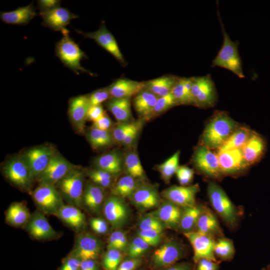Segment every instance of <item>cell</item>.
<instances>
[{
    "instance_id": "1",
    "label": "cell",
    "mask_w": 270,
    "mask_h": 270,
    "mask_svg": "<svg viewBox=\"0 0 270 270\" xmlns=\"http://www.w3.org/2000/svg\"><path fill=\"white\" fill-rule=\"evenodd\" d=\"M237 127L236 122L225 112H216L203 132L202 145L210 149H218Z\"/></svg>"
},
{
    "instance_id": "2",
    "label": "cell",
    "mask_w": 270,
    "mask_h": 270,
    "mask_svg": "<svg viewBox=\"0 0 270 270\" xmlns=\"http://www.w3.org/2000/svg\"><path fill=\"white\" fill-rule=\"evenodd\" d=\"M218 19L221 25L223 34L224 40L222 48L218 52L216 56L212 61V66H218L226 68L240 78H244L242 71V63L238 52V42H233L228 34L226 32L224 25L220 18L218 10Z\"/></svg>"
},
{
    "instance_id": "3",
    "label": "cell",
    "mask_w": 270,
    "mask_h": 270,
    "mask_svg": "<svg viewBox=\"0 0 270 270\" xmlns=\"http://www.w3.org/2000/svg\"><path fill=\"white\" fill-rule=\"evenodd\" d=\"M207 191L209 200L216 213L230 228H236L238 220V212L224 190L210 182Z\"/></svg>"
},
{
    "instance_id": "4",
    "label": "cell",
    "mask_w": 270,
    "mask_h": 270,
    "mask_svg": "<svg viewBox=\"0 0 270 270\" xmlns=\"http://www.w3.org/2000/svg\"><path fill=\"white\" fill-rule=\"evenodd\" d=\"M56 56L64 64L77 74L80 72H91L83 68L80 61L86 56L78 46L68 36H63L56 44Z\"/></svg>"
},
{
    "instance_id": "5",
    "label": "cell",
    "mask_w": 270,
    "mask_h": 270,
    "mask_svg": "<svg viewBox=\"0 0 270 270\" xmlns=\"http://www.w3.org/2000/svg\"><path fill=\"white\" fill-rule=\"evenodd\" d=\"M62 195L72 205L78 208L82 205L84 173L74 168L58 182Z\"/></svg>"
},
{
    "instance_id": "6",
    "label": "cell",
    "mask_w": 270,
    "mask_h": 270,
    "mask_svg": "<svg viewBox=\"0 0 270 270\" xmlns=\"http://www.w3.org/2000/svg\"><path fill=\"white\" fill-rule=\"evenodd\" d=\"M34 202L39 210L45 214L56 216L64 204L62 197L51 184H40L32 192Z\"/></svg>"
},
{
    "instance_id": "7",
    "label": "cell",
    "mask_w": 270,
    "mask_h": 270,
    "mask_svg": "<svg viewBox=\"0 0 270 270\" xmlns=\"http://www.w3.org/2000/svg\"><path fill=\"white\" fill-rule=\"evenodd\" d=\"M192 78V95L194 104L200 108L213 106L216 99V93L210 76L207 74Z\"/></svg>"
},
{
    "instance_id": "8",
    "label": "cell",
    "mask_w": 270,
    "mask_h": 270,
    "mask_svg": "<svg viewBox=\"0 0 270 270\" xmlns=\"http://www.w3.org/2000/svg\"><path fill=\"white\" fill-rule=\"evenodd\" d=\"M185 255L183 244L176 240H170L154 252L152 262L156 268H166L177 263Z\"/></svg>"
},
{
    "instance_id": "9",
    "label": "cell",
    "mask_w": 270,
    "mask_h": 270,
    "mask_svg": "<svg viewBox=\"0 0 270 270\" xmlns=\"http://www.w3.org/2000/svg\"><path fill=\"white\" fill-rule=\"evenodd\" d=\"M4 172L6 178L18 188L26 190L30 189L33 179L22 156L14 157L7 161L4 167Z\"/></svg>"
},
{
    "instance_id": "10",
    "label": "cell",
    "mask_w": 270,
    "mask_h": 270,
    "mask_svg": "<svg viewBox=\"0 0 270 270\" xmlns=\"http://www.w3.org/2000/svg\"><path fill=\"white\" fill-rule=\"evenodd\" d=\"M210 148L202 145L198 146L193 156L195 167L204 175L216 179L223 176L220 166L218 154Z\"/></svg>"
},
{
    "instance_id": "11",
    "label": "cell",
    "mask_w": 270,
    "mask_h": 270,
    "mask_svg": "<svg viewBox=\"0 0 270 270\" xmlns=\"http://www.w3.org/2000/svg\"><path fill=\"white\" fill-rule=\"evenodd\" d=\"M54 150L48 146H39L26 151L22 158L26 162L31 176L34 180L44 170L52 156Z\"/></svg>"
},
{
    "instance_id": "12",
    "label": "cell",
    "mask_w": 270,
    "mask_h": 270,
    "mask_svg": "<svg viewBox=\"0 0 270 270\" xmlns=\"http://www.w3.org/2000/svg\"><path fill=\"white\" fill-rule=\"evenodd\" d=\"M75 166L60 154H54L44 170L38 177L40 184L54 185Z\"/></svg>"
},
{
    "instance_id": "13",
    "label": "cell",
    "mask_w": 270,
    "mask_h": 270,
    "mask_svg": "<svg viewBox=\"0 0 270 270\" xmlns=\"http://www.w3.org/2000/svg\"><path fill=\"white\" fill-rule=\"evenodd\" d=\"M190 243L194 250L193 260L196 263L200 260L206 258L218 260L214 253L216 240L214 238L196 231L183 234Z\"/></svg>"
},
{
    "instance_id": "14",
    "label": "cell",
    "mask_w": 270,
    "mask_h": 270,
    "mask_svg": "<svg viewBox=\"0 0 270 270\" xmlns=\"http://www.w3.org/2000/svg\"><path fill=\"white\" fill-rule=\"evenodd\" d=\"M102 248V243L97 237L90 232H83L76 236L71 252L81 260H97Z\"/></svg>"
},
{
    "instance_id": "15",
    "label": "cell",
    "mask_w": 270,
    "mask_h": 270,
    "mask_svg": "<svg viewBox=\"0 0 270 270\" xmlns=\"http://www.w3.org/2000/svg\"><path fill=\"white\" fill-rule=\"evenodd\" d=\"M42 18V24L55 31L60 32L63 36H68L69 31L66 26L70 21L78 17L68 9L60 6L51 10L40 13Z\"/></svg>"
},
{
    "instance_id": "16",
    "label": "cell",
    "mask_w": 270,
    "mask_h": 270,
    "mask_svg": "<svg viewBox=\"0 0 270 270\" xmlns=\"http://www.w3.org/2000/svg\"><path fill=\"white\" fill-rule=\"evenodd\" d=\"M103 208L104 216L112 226L120 228L126 224L129 211L122 198L112 195L106 200Z\"/></svg>"
},
{
    "instance_id": "17",
    "label": "cell",
    "mask_w": 270,
    "mask_h": 270,
    "mask_svg": "<svg viewBox=\"0 0 270 270\" xmlns=\"http://www.w3.org/2000/svg\"><path fill=\"white\" fill-rule=\"evenodd\" d=\"M200 190L198 184L190 186H172L162 192L168 200L184 208L196 204V196Z\"/></svg>"
},
{
    "instance_id": "18",
    "label": "cell",
    "mask_w": 270,
    "mask_h": 270,
    "mask_svg": "<svg viewBox=\"0 0 270 270\" xmlns=\"http://www.w3.org/2000/svg\"><path fill=\"white\" fill-rule=\"evenodd\" d=\"M26 230L30 235L36 240H48L58 237V234L50 224L45 214L36 210L30 216L26 225Z\"/></svg>"
},
{
    "instance_id": "19",
    "label": "cell",
    "mask_w": 270,
    "mask_h": 270,
    "mask_svg": "<svg viewBox=\"0 0 270 270\" xmlns=\"http://www.w3.org/2000/svg\"><path fill=\"white\" fill-rule=\"evenodd\" d=\"M78 33L82 34L84 38L94 40L97 44L112 54L118 60L124 63V59L114 36L108 30L104 22L101 24L96 31L84 32L76 30Z\"/></svg>"
},
{
    "instance_id": "20",
    "label": "cell",
    "mask_w": 270,
    "mask_h": 270,
    "mask_svg": "<svg viewBox=\"0 0 270 270\" xmlns=\"http://www.w3.org/2000/svg\"><path fill=\"white\" fill-rule=\"evenodd\" d=\"M222 175H234L243 172L248 166L244 159L241 148L218 152Z\"/></svg>"
},
{
    "instance_id": "21",
    "label": "cell",
    "mask_w": 270,
    "mask_h": 270,
    "mask_svg": "<svg viewBox=\"0 0 270 270\" xmlns=\"http://www.w3.org/2000/svg\"><path fill=\"white\" fill-rule=\"evenodd\" d=\"M90 107L88 95H80L70 99L68 106V114L72 122L77 130L82 132L87 114Z\"/></svg>"
},
{
    "instance_id": "22",
    "label": "cell",
    "mask_w": 270,
    "mask_h": 270,
    "mask_svg": "<svg viewBox=\"0 0 270 270\" xmlns=\"http://www.w3.org/2000/svg\"><path fill=\"white\" fill-rule=\"evenodd\" d=\"M130 197L134 204L141 210L156 207L160 200L157 187L150 184L138 186Z\"/></svg>"
},
{
    "instance_id": "23",
    "label": "cell",
    "mask_w": 270,
    "mask_h": 270,
    "mask_svg": "<svg viewBox=\"0 0 270 270\" xmlns=\"http://www.w3.org/2000/svg\"><path fill=\"white\" fill-rule=\"evenodd\" d=\"M183 208L166 200L153 212L150 213L160 220L165 228H178Z\"/></svg>"
},
{
    "instance_id": "24",
    "label": "cell",
    "mask_w": 270,
    "mask_h": 270,
    "mask_svg": "<svg viewBox=\"0 0 270 270\" xmlns=\"http://www.w3.org/2000/svg\"><path fill=\"white\" fill-rule=\"evenodd\" d=\"M266 144L258 134L252 132L248 141L241 148L246 164L250 166L258 162L264 156Z\"/></svg>"
},
{
    "instance_id": "25",
    "label": "cell",
    "mask_w": 270,
    "mask_h": 270,
    "mask_svg": "<svg viewBox=\"0 0 270 270\" xmlns=\"http://www.w3.org/2000/svg\"><path fill=\"white\" fill-rule=\"evenodd\" d=\"M108 88L111 98H130L146 88V82L120 78Z\"/></svg>"
},
{
    "instance_id": "26",
    "label": "cell",
    "mask_w": 270,
    "mask_h": 270,
    "mask_svg": "<svg viewBox=\"0 0 270 270\" xmlns=\"http://www.w3.org/2000/svg\"><path fill=\"white\" fill-rule=\"evenodd\" d=\"M212 237L223 236L222 230L215 214L208 206H203L194 230Z\"/></svg>"
},
{
    "instance_id": "27",
    "label": "cell",
    "mask_w": 270,
    "mask_h": 270,
    "mask_svg": "<svg viewBox=\"0 0 270 270\" xmlns=\"http://www.w3.org/2000/svg\"><path fill=\"white\" fill-rule=\"evenodd\" d=\"M158 97L146 88L135 96L133 100L134 108L143 118H152Z\"/></svg>"
},
{
    "instance_id": "28",
    "label": "cell",
    "mask_w": 270,
    "mask_h": 270,
    "mask_svg": "<svg viewBox=\"0 0 270 270\" xmlns=\"http://www.w3.org/2000/svg\"><path fill=\"white\" fill-rule=\"evenodd\" d=\"M36 15L32 4L20 7L10 12H0V20L4 23L11 24H27Z\"/></svg>"
},
{
    "instance_id": "29",
    "label": "cell",
    "mask_w": 270,
    "mask_h": 270,
    "mask_svg": "<svg viewBox=\"0 0 270 270\" xmlns=\"http://www.w3.org/2000/svg\"><path fill=\"white\" fill-rule=\"evenodd\" d=\"M56 216L75 230H82L86 225L84 214L78 207L72 204H64Z\"/></svg>"
},
{
    "instance_id": "30",
    "label": "cell",
    "mask_w": 270,
    "mask_h": 270,
    "mask_svg": "<svg viewBox=\"0 0 270 270\" xmlns=\"http://www.w3.org/2000/svg\"><path fill=\"white\" fill-rule=\"evenodd\" d=\"M130 98H111L106 101V106L120 122H128L132 118Z\"/></svg>"
},
{
    "instance_id": "31",
    "label": "cell",
    "mask_w": 270,
    "mask_h": 270,
    "mask_svg": "<svg viewBox=\"0 0 270 270\" xmlns=\"http://www.w3.org/2000/svg\"><path fill=\"white\" fill-rule=\"evenodd\" d=\"M122 158L118 152L113 151L98 157L94 161V164L96 168L115 176L122 171L124 164Z\"/></svg>"
},
{
    "instance_id": "32",
    "label": "cell",
    "mask_w": 270,
    "mask_h": 270,
    "mask_svg": "<svg viewBox=\"0 0 270 270\" xmlns=\"http://www.w3.org/2000/svg\"><path fill=\"white\" fill-rule=\"evenodd\" d=\"M103 188L96 184H88L84 190L82 204L94 213L98 212L104 200Z\"/></svg>"
},
{
    "instance_id": "33",
    "label": "cell",
    "mask_w": 270,
    "mask_h": 270,
    "mask_svg": "<svg viewBox=\"0 0 270 270\" xmlns=\"http://www.w3.org/2000/svg\"><path fill=\"white\" fill-rule=\"evenodd\" d=\"M27 207L22 202L12 203L6 211V220L14 226H26L30 218Z\"/></svg>"
},
{
    "instance_id": "34",
    "label": "cell",
    "mask_w": 270,
    "mask_h": 270,
    "mask_svg": "<svg viewBox=\"0 0 270 270\" xmlns=\"http://www.w3.org/2000/svg\"><path fill=\"white\" fill-rule=\"evenodd\" d=\"M192 78H178L171 90L178 104H193L192 95Z\"/></svg>"
},
{
    "instance_id": "35",
    "label": "cell",
    "mask_w": 270,
    "mask_h": 270,
    "mask_svg": "<svg viewBox=\"0 0 270 270\" xmlns=\"http://www.w3.org/2000/svg\"><path fill=\"white\" fill-rule=\"evenodd\" d=\"M252 131L245 126H238L226 142L218 149V152L242 148L248 141Z\"/></svg>"
},
{
    "instance_id": "36",
    "label": "cell",
    "mask_w": 270,
    "mask_h": 270,
    "mask_svg": "<svg viewBox=\"0 0 270 270\" xmlns=\"http://www.w3.org/2000/svg\"><path fill=\"white\" fill-rule=\"evenodd\" d=\"M202 206L196 204L183 208L178 229L183 234L194 231Z\"/></svg>"
},
{
    "instance_id": "37",
    "label": "cell",
    "mask_w": 270,
    "mask_h": 270,
    "mask_svg": "<svg viewBox=\"0 0 270 270\" xmlns=\"http://www.w3.org/2000/svg\"><path fill=\"white\" fill-rule=\"evenodd\" d=\"M178 78L165 76L146 82V88L158 98L166 96L171 92Z\"/></svg>"
},
{
    "instance_id": "38",
    "label": "cell",
    "mask_w": 270,
    "mask_h": 270,
    "mask_svg": "<svg viewBox=\"0 0 270 270\" xmlns=\"http://www.w3.org/2000/svg\"><path fill=\"white\" fill-rule=\"evenodd\" d=\"M138 186L136 179L126 175L117 182L112 188V193L113 196L122 198L130 197Z\"/></svg>"
},
{
    "instance_id": "39",
    "label": "cell",
    "mask_w": 270,
    "mask_h": 270,
    "mask_svg": "<svg viewBox=\"0 0 270 270\" xmlns=\"http://www.w3.org/2000/svg\"><path fill=\"white\" fill-rule=\"evenodd\" d=\"M235 252L234 243L230 239L222 236L216 240L214 253L219 261L231 260L234 257Z\"/></svg>"
},
{
    "instance_id": "40",
    "label": "cell",
    "mask_w": 270,
    "mask_h": 270,
    "mask_svg": "<svg viewBox=\"0 0 270 270\" xmlns=\"http://www.w3.org/2000/svg\"><path fill=\"white\" fill-rule=\"evenodd\" d=\"M88 138L94 149H98L110 146L113 141L112 134L108 130H104L92 128L88 135Z\"/></svg>"
},
{
    "instance_id": "41",
    "label": "cell",
    "mask_w": 270,
    "mask_h": 270,
    "mask_svg": "<svg viewBox=\"0 0 270 270\" xmlns=\"http://www.w3.org/2000/svg\"><path fill=\"white\" fill-rule=\"evenodd\" d=\"M124 166L128 175L136 179L142 178L144 176V171L139 157L134 152L127 154L124 158Z\"/></svg>"
},
{
    "instance_id": "42",
    "label": "cell",
    "mask_w": 270,
    "mask_h": 270,
    "mask_svg": "<svg viewBox=\"0 0 270 270\" xmlns=\"http://www.w3.org/2000/svg\"><path fill=\"white\" fill-rule=\"evenodd\" d=\"M180 152L177 151L172 156L162 164L158 166L162 179L166 184H168L179 168Z\"/></svg>"
},
{
    "instance_id": "43",
    "label": "cell",
    "mask_w": 270,
    "mask_h": 270,
    "mask_svg": "<svg viewBox=\"0 0 270 270\" xmlns=\"http://www.w3.org/2000/svg\"><path fill=\"white\" fill-rule=\"evenodd\" d=\"M150 246L141 238H134L126 248V253L130 258H140L149 249Z\"/></svg>"
},
{
    "instance_id": "44",
    "label": "cell",
    "mask_w": 270,
    "mask_h": 270,
    "mask_svg": "<svg viewBox=\"0 0 270 270\" xmlns=\"http://www.w3.org/2000/svg\"><path fill=\"white\" fill-rule=\"evenodd\" d=\"M122 257V251L116 249H108L103 256L102 264L105 270H117Z\"/></svg>"
},
{
    "instance_id": "45",
    "label": "cell",
    "mask_w": 270,
    "mask_h": 270,
    "mask_svg": "<svg viewBox=\"0 0 270 270\" xmlns=\"http://www.w3.org/2000/svg\"><path fill=\"white\" fill-rule=\"evenodd\" d=\"M126 234L122 230H116L110 235L108 240V249H116L125 251L128 245Z\"/></svg>"
},
{
    "instance_id": "46",
    "label": "cell",
    "mask_w": 270,
    "mask_h": 270,
    "mask_svg": "<svg viewBox=\"0 0 270 270\" xmlns=\"http://www.w3.org/2000/svg\"><path fill=\"white\" fill-rule=\"evenodd\" d=\"M138 226L139 230H156L162 232L165 228L162 222L150 213L140 219Z\"/></svg>"
},
{
    "instance_id": "47",
    "label": "cell",
    "mask_w": 270,
    "mask_h": 270,
    "mask_svg": "<svg viewBox=\"0 0 270 270\" xmlns=\"http://www.w3.org/2000/svg\"><path fill=\"white\" fill-rule=\"evenodd\" d=\"M176 104L178 103L171 92L166 96L158 98L152 117L167 110Z\"/></svg>"
},
{
    "instance_id": "48",
    "label": "cell",
    "mask_w": 270,
    "mask_h": 270,
    "mask_svg": "<svg viewBox=\"0 0 270 270\" xmlns=\"http://www.w3.org/2000/svg\"><path fill=\"white\" fill-rule=\"evenodd\" d=\"M138 122H122L114 128L112 135L114 139L118 142L122 143L127 134L136 126Z\"/></svg>"
},
{
    "instance_id": "49",
    "label": "cell",
    "mask_w": 270,
    "mask_h": 270,
    "mask_svg": "<svg viewBox=\"0 0 270 270\" xmlns=\"http://www.w3.org/2000/svg\"><path fill=\"white\" fill-rule=\"evenodd\" d=\"M110 98L111 97L108 87L97 90L88 95L90 106L100 105Z\"/></svg>"
},
{
    "instance_id": "50",
    "label": "cell",
    "mask_w": 270,
    "mask_h": 270,
    "mask_svg": "<svg viewBox=\"0 0 270 270\" xmlns=\"http://www.w3.org/2000/svg\"><path fill=\"white\" fill-rule=\"evenodd\" d=\"M162 234V232L156 230H139L137 232V236L150 246H156L161 241Z\"/></svg>"
},
{
    "instance_id": "51",
    "label": "cell",
    "mask_w": 270,
    "mask_h": 270,
    "mask_svg": "<svg viewBox=\"0 0 270 270\" xmlns=\"http://www.w3.org/2000/svg\"><path fill=\"white\" fill-rule=\"evenodd\" d=\"M81 260L78 256L70 252L62 260L58 270H80Z\"/></svg>"
},
{
    "instance_id": "52",
    "label": "cell",
    "mask_w": 270,
    "mask_h": 270,
    "mask_svg": "<svg viewBox=\"0 0 270 270\" xmlns=\"http://www.w3.org/2000/svg\"><path fill=\"white\" fill-rule=\"evenodd\" d=\"M176 174L180 184L186 186L192 180L194 172L188 166H180L178 168Z\"/></svg>"
},
{
    "instance_id": "53",
    "label": "cell",
    "mask_w": 270,
    "mask_h": 270,
    "mask_svg": "<svg viewBox=\"0 0 270 270\" xmlns=\"http://www.w3.org/2000/svg\"><path fill=\"white\" fill-rule=\"evenodd\" d=\"M90 224L92 230L98 234H104L108 231V222L102 218H92L90 220Z\"/></svg>"
},
{
    "instance_id": "54",
    "label": "cell",
    "mask_w": 270,
    "mask_h": 270,
    "mask_svg": "<svg viewBox=\"0 0 270 270\" xmlns=\"http://www.w3.org/2000/svg\"><path fill=\"white\" fill-rule=\"evenodd\" d=\"M142 264L141 258H130L122 262L117 270H136Z\"/></svg>"
},
{
    "instance_id": "55",
    "label": "cell",
    "mask_w": 270,
    "mask_h": 270,
    "mask_svg": "<svg viewBox=\"0 0 270 270\" xmlns=\"http://www.w3.org/2000/svg\"><path fill=\"white\" fill-rule=\"evenodd\" d=\"M195 270H219L220 262L206 258L200 260L196 263Z\"/></svg>"
},
{
    "instance_id": "56",
    "label": "cell",
    "mask_w": 270,
    "mask_h": 270,
    "mask_svg": "<svg viewBox=\"0 0 270 270\" xmlns=\"http://www.w3.org/2000/svg\"><path fill=\"white\" fill-rule=\"evenodd\" d=\"M106 114L101 104L90 106L87 114V120L94 122L99 119Z\"/></svg>"
},
{
    "instance_id": "57",
    "label": "cell",
    "mask_w": 270,
    "mask_h": 270,
    "mask_svg": "<svg viewBox=\"0 0 270 270\" xmlns=\"http://www.w3.org/2000/svg\"><path fill=\"white\" fill-rule=\"evenodd\" d=\"M60 1L58 0H40L38 1L40 13L51 10L60 6Z\"/></svg>"
},
{
    "instance_id": "58",
    "label": "cell",
    "mask_w": 270,
    "mask_h": 270,
    "mask_svg": "<svg viewBox=\"0 0 270 270\" xmlns=\"http://www.w3.org/2000/svg\"><path fill=\"white\" fill-rule=\"evenodd\" d=\"M112 124V120L106 114L99 119L93 122L92 128L104 130H108L111 127Z\"/></svg>"
},
{
    "instance_id": "59",
    "label": "cell",
    "mask_w": 270,
    "mask_h": 270,
    "mask_svg": "<svg viewBox=\"0 0 270 270\" xmlns=\"http://www.w3.org/2000/svg\"><path fill=\"white\" fill-rule=\"evenodd\" d=\"M80 270H100L97 260H81Z\"/></svg>"
},
{
    "instance_id": "60",
    "label": "cell",
    "mask_w": 270,
    "mask_h": 270,
    "mask_svg": "<svg viewBox=\"0 0 270 270\" xmlns=\"http://www.w3.org/2000/svg\"><path fill=\"white\" fill-rule=\"evenodd\" d=\"M142 126V122L138 121L136 126L126 136L122 144L126 146L130 145L136 138Z\"/></svg>"
},
{
    "instance_id": "61",
    "label": "cell",
    "mask_w": 270,
    "mask_h": 270,
    "mask_svg": "<svg viewBox=\"0 0 270 270\" xmlns=\"http://www.w3.org/2000/svg\"><path fill=\"white\" fill-rule=\"evenodd\" d=\"M164 270H194V266L190 262H177L166 268Z\"/></svg>"
},
{
    "instance_id": "62",
    "label": "cell",
    "mask_w": 270,
    "mask_h": 270,
    "mask_svg": "<svg viewBox=\"0 0 270 270\" xmlns=\"http://www.w3.org/2000/svg\"><path fill=\"white\" fill-rule=\"evenodd\" d=\"M262 270H270V264L262 268Z\"/></svg>"
},
{
    "instance_id": "63",
    "label": "cell",
    "mask_w": 270,
    "mask_h": 270,
    "mask_svg": "<svg viewBox=\"0 0 270 270\" xmlns=\"http://www.w3.org/2000/svg\"></svg>"
}]
</instances>
